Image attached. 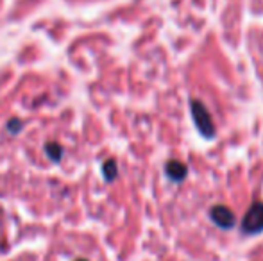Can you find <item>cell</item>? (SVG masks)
<instances>
[{"label":"cell","mask_w":263,"mask_h":261,"mask_svg":"<svg viewBox=\"0 0 263 261\" xmlns=\"http://www.w3.org/2000/svg\"><path fill=\"white\" fill-rule=\"evenodd\" d=\"M192 116H194V122L197 126V129L201 131L202 136L206 138H213L215 134V126H213V120H211L210 111L206 109V106L199 101H192Z\"/></svg>","instance_id":"obj_1"},{"label":"cell","mask_w":263,"mask_h":261,"mask_svg":"<svg viewBox=\"0 0 263 261\" xmlns=\"http://www.w3.org/2000/svg\"><path fill=\"white\" fill-rule=\"evenodd\" d=\"M242 231L247 234H256L263 231V202H254L247 209L242 220Z\"/></svg>","instance_id":"obj_2"},{"label":"cell","mask_w":263,"mask_h":261,"mask_svg":"<svg viewBox=\"0 0 263 261\" xmlns=\"http://www.w3.org/2000/svg\"><path fill=\"white\" fill-rule=\"evenodd\" d=\"M211 220L222 229H229L235 226V213L226 206H213L211 208Z\"/></svg>","instance_id":"obj_3"},{"label":"cell","mask_w":263,"mask_h":261,"mask_svg":"<svg viewBox=\"0 0 263 261\" xmlns=\"http://www.w3.org/2000/svg\"><path fill=\"white\" fill-rule=\"evenodd\" d=\"M186 167L179 161H168L166 163V175H168L172 181H183L186 177Z\"/></svg>","instance_id":"obj_4"},{"label":"cell","mask_w":263,"mask_h":261,"mask_svg":"<svg viewBox=\"0 0 263 261\" xmlns=\"http://www.w3.org/2000/svg\"><path fill=\"white\" fill-rule=\"evenodd\" d=\"M45 152H47V156L54 161V163H58V161L61 159V156H63L61 145H59V143H52V142H49L45 145Z\"/></svg>","instance_id":"obj_5"},{"label":"cell","mask_w":263,"mask_h":261,"mask_svg":"<svg viewBox=\"0 0 263 261\" xmlns=\"http://www.w3.org/2000/svg\"><path fill=\"white\" fill-rule=\"evenodd\" d=\"M104 177L107 181H113V179L117 177V163H115L113 159H109L104 163Z\"/></svg>","instance_id":"obj_6"},{"label":"cell","mask_w":263,"mask_h":261,"mask_svg":"<svg viewBox=\"0 0 263 261\" xmlns=\"http://www.w3.org/2000/svg\"><path fill=\"white\" fill-rule=\"evenodd\" d=\"M7 129H9L11 134H16V132L22 129V122H18L16 118H14V120H11V122H9V126H7Z\"/></svg>","instance_id":"obj_7"},{"label":"cell","mask_w":263,"mask_h":261,"mask_svg":"<svg viewBox=\"0 0 263 261\" xmlns=\"http://www.w3.org/2000/svg\"><path fill=\"white\" fill-rule=\"evenodd\" d=\"M76 261H86V259H76Z\"/></svg>","instance_id":"obj_8"}]
</instances>
